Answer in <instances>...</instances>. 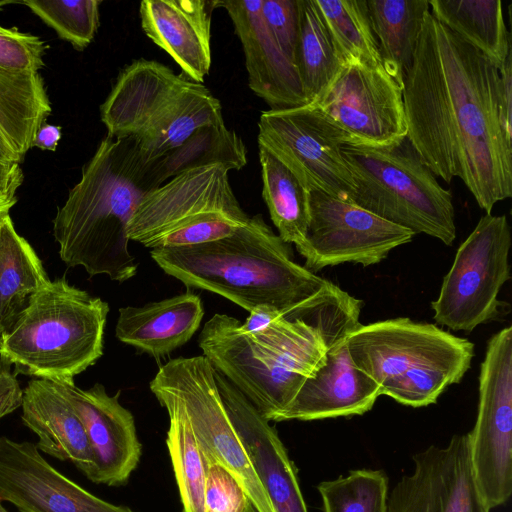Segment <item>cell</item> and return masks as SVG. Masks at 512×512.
<instances>
[{
    "label": "cell",
    "mask_w": 512,
    "mask_h": 512,
    "mask_svg": "<svg viewBox=\"0 0 512 512\" xmlns=\"http://www.w3.org/2000/svg\"><path fill=\"white\" fill-rule=\"evenodd\" d=\"M348 335L326 343L322 365L273 421L348 417L371 410L381 396L380 387L354 364L347 346Z\"/></svg>",
    "instance_id": "d6986e66"
},
{
    "label": "cell",
    "mask_w": 512,
    "mask_h": 512,
    "mask_svg": "<svg viewBox=\"0 0 512 512\" xmlns=\"http://www.w3.org/2000/svg\"><path fill=\"white\" fill-rule=\"evenodd\" d=\"M21 408L24 425L38 437V450L72 462L88 477L94 460L84 425L54 383L30 380L23 390Z\"/></svg>",
    "instance_id": "603a6c76"
},
{
    "label": "cell",
    "mask_w": 512,
    "mask_h": 512,
    "mask_svg": "<svg viewBox=\"0 0 512 512\" xmlns=\"http://www.w3.org/2000/svg\"><path fill=\"white\" fill-rule=\"evenodd\" d=\"M0 161L16 162L20 164V160L17 155L8 146L5 140L0 135Z\"/></svg>",
    "instance_id": "ee69618b"
},
{
    "label": "cell",
    "mask_w": 512,
    "mask_h": 512,
    "mask_svg": "<svg viewBox=\"0 0 512 512\" xmlns=\"http://www.w3.org/2000/svg\"><path fill=\"white\" fill-rule=\"evenodd\" d=\"M61 126L44 123L36 132L32 147L42 150L56 151L61 139Z\"/></svg>",
    "instance_id": "60d3db41"
},
{
    "label": "cell",
    "mask_w": 512,
    "mask_h": 512,
    "mask_svg": "<svg viewBox=\"0 0 512 512\" xmlns=\"http://www.w3.org/2000/svg\"><path fill=\"white\" fill-rule=\"evenodd\" d=\"M407 138L436 177H458L490 214L512 196V142L502 129L499 68L430 11L403 81Z\"/></svg>",
    "instance_id": "6da1fadb"
},
{
    "label": "cell",
    "mask_w": 512,
    "mask_h": 512,
    "mask_svg": "<svg viewBox=\"0 0 512 512\" xmlns=\"http://www.w3.org/2000/svg\"><path fill=\"white\" fill-rule=\"evenodd\" d=\"M279 316L283 315L275 308L270 306H259L249 312V316L245 322L240 324V330L247 334L258 332L268 326Z\"/></svg>",
    "instance_id": "ab89813d"
},
{
    "label": "cell",
    "mask_w": 512,
    "mask_h": 512,
    "mask_svg": "<svg viewBox=\"0 0 512 512\" xmlns=\"http://www.w3.org/2000/svg\"><path fill=\"white\" fill-rule=\"evenodd\" d=\"M151 258L189 288L219 294L251 312L270 306L325 333L355 313L361 301L293 260L290 244L249 217L230 236L208 244L154 248Z\"/></svg>",
    "instance_id": "7a4b0ae2"
},
{
    "label": "cell",
    "mask_w": 512,
    "mask_h": 512,
    "mask_svg": "<svg viewBox=\"0 0 512 512\" xmlns=\"http://www.w3.org/2000/svg\"><path fill=\"white\" fill-rule=\"evenodd\" d=\"M52 382L84 425L94 460L87 478L113 487L126 484L140 461L142 446L132 413L119 402L120 391L111 396L100 383L84 390L73 380Z\"/></svg>",
    "instance_id": "ac0fdd59"
},
{
    "label": "cell",
    "mask_w": 512,
    "mask_h": 512,
    "mask_svg": "<svg viewBox=\"0 0 512 512\" xmlns=\"http://www.w3.org/2000/svg\"><path fill=\"white\" fill-rule=\"evenodd\" d=\"M149 387L168 413L166 444L182 503V512H204L206 459L178 400L153 380Z\"/></svg>",
    "instance_id": "f1b7e54d"
},
{
    "label": "cell",
    "mask_w": 512,
    "mask_h": 512,
    "mask_svg": "<svg viewBox=\"0 0 512 512\" xmlns=\"http://www.w3.org/2000/svg\"><path fill=\"white\" fill-rule=\"evenodd\" d=\"M476 483L489 507L512 493V327L488 340L479 375V401L468 433Z\"/></svg>",
    "instance_id": "8fae6325"
},
{
    "label": "cell",
    "mask_w": 512,
    "mask_h": 512,
    "mask_svg": "<svg viewBox=\"0 0 512 512\" xmlns=\"http://www.w3.org/2000/svg\"><path fill=\"white\" fill-rule=\"evenodd\" d=\"M245 512H258V511L254 508V506L252 505V503L249 500L246 505Z\"/></svg>",
    "instance_id": "f6af8a7d"
},
{
    "label": "cell",
    "mask_w": 512,
    "mask_h": 512,
    "mask_svg": "<svg viewBox=\"0 0 512 512\" xmlns=\"http://www.w3.org/2000/svg\"><path fill=\"white\" fill-rule=\"evenodd\" d=\"M109 305L68 283L49 281L36 292L0 343V360L14 373L70 381L103 355Z\"/></svg>",
    "instance_id": "52a82bcc"
},
{
    "label": "cell",
    "mask_w": 512,
    "mask_h": 512,
    "mask_svg": "<svg viewBox=\"0 0 512 512\" xmlns=\"http://www.w3.org/2000/svg\"><path fill=\"white\" fill-rule=\"evenodd\" d=\"M11 1H0V9ZM49 45L40 37L18 28L0 26V68L21 73H38L44 66Z\"/></svg>",
    "instance_id": "e575fe53"
},
{
    "label": "cell",
    "mask_w": 512,
    "mask_h": 512,
    "mask_svg": "<svg viewBox=\"0 0 512 512\" xmlns=\"http://www.w3.org/2000/svg\"><path fill=\"white\" fill-rule=\"evenodd\" d=\"M23 172L19 163L0 161V192L23 183Z\"/></svg>",
    "instance_id": "b9f144b4"
},
{
    "label": "cell",
    "mask_w": 512,
    "mask_h": 512,
    "mask_svg": "<svg viewBox=\"0 0 512 512\" xmlns=\"http://www.w3.org/2000/svg\"><path fill=\"white\" fill-rule=\"evenodd\" d=\"M261 11L275 41L295 65L299 31L298 0H263Z\"/></svg>",
    "instance_id": "8d00e7d4"
},
{
    "label": "cell",
    "mask_w": 512,
    "mask_h": 512,
    "mask_svg": "<svg viewBox=\"0 0 512 512\" xmlns=\"http://www.w3.org/2000/svg\"><path fill=\"white\" fill-rule=\"evenodd\" d=\"M354 364L381 395L414 408L428 406L471 366L474 344L434 324L398 317L359 324L347 337Z\"/></svg>",
    "instance_id": "8992f818"
},
{
    "label": "cell",
    "mask_w": 512,
    "mask_h": 512,
    "mask_svg": "<svg viewBox=\"0 0 512 512\" xmlns=\"http://www.w3.org/2000/svg\"><path fill=\"white\" fill-rule=\"evenodd\" d=\"M0 512H8L6 508L2 505V501L0 500Z\"/></svg>",
    "instance_id": "bcb514c9"
},
{
    "label": "cell",
    "mask_w": 512,
    "mask_h": 512,
    "mask_svg": "<svg viewBox=\"0 0 512 512\" xmlns=\"http://www.w3.org/2000/svg\"><path fill=\"white\" fill-rule=\"evenodd\" d=\"M344 136L311 104L263 111L258 145L284 164L308 191L352 202L355 184L343 159Z\"/></svg>",
    "instance_id": "7c38bea8"
},
{
    "label": "cell",
    "mask_w": 512,
    "mask_h": 512,
    "mask_svg": "<svg viewBox=\"0 0 512 512\" xmlns=\"http://www.w3.org/2000/svg\"><path fill=\"white\" fill-rule=\"evenodd\" d=\"M511 229L506 215L486 214L461 243L431 303L437 324L471 332L498 317V295L511 278Z\"/></svg>",
    "instance_id": "9c48e42d"
},
{
    "label": "cell",
    "mask_w": 512,
    "mask_h": 512,
    "mask_svg": "<svg viewBox=\"0 0 512 512\" xmlns=\"http://www.w3.org/2000/svg\"><path fill=\"white\" fill-rule=\"evenodd\" d=\"M219 394L275 512H308L297 469L277 431L221 373Z\"/></svg>",
    "instance_id": "ffe728a7"
},
{
    "label": "cell",
    "mask_w": 512,
    "mask_h": 512,
    "mask_svg": "<svg viewBox=\"0 0 512 512\" xmlns=\"http://www.w3.org/2000/svg\"><path fill=\"white\" fill-rule=\"evenodd\" d=\"M100 115L107 135L132 139L168 180L205 164L240 170L247 163L246 146L225 125L220 101L203 83L177 75L155 60L127 65Z\"/></svg>",
    "instance_id": "3957f363"
},
{
    "label": "cell",
    "mask_w": 512,
    "mask_h": 512,
    "mask_svg": "<svg viewBox=\"0 0 512 512\" xmlns=\"http://www.w3.org/2000/svg\"><path fill=\"white\" fill-rule=\"evenodd\" d=\"M262 1H217V7L227 11L241 42L249 87L269 110L307 105L296 66L285 56L263 19Z\"/></svg>",
    "instance_id": "44dd1931"
},
{
    "label": "cell",
    "mask_w": 512,
    "mask_h": 512,
    "mask_svg": "<svg viewBox=\"0 0 512 512\" xmlns=\"http://www.w3.org/2000/svg\"><path fill=\"white\" fill-rule=\"evenodd\" d=\"M249 498L224 466L207 462L204 512H245Z\"/></svg>",
    "instance_id": "d590c367"
},
{
    "label": "cell",
    "mask_w": 512,
    "mask_h": 512,
    "mask_svg": "<svg viewBox=\"0 0 512 512\" xmlns=\"http://www.w3.org/2000/svg\"><path fill=\"white\" fill-rule=\"evenodd\" d=\"M167 180L132 139L104 137L53 220L61 260L120 283L135 276L128 226L144 196Z\"/></svg>",
    "instance_id": "277c9868"
},
{
    "label": "cell",
    "mask_w": 512,
    "mask_h": 512,
    "mask_svg": "<svg viewBox=\"0 0 512 512\" xmlns=\"http://www.w3.org/2000/svg\"><path fill=\"white\" fill-rule=\"evenodd\" d=\"M317 489L323 512H387L388 477L382 470H353Z\"/></svg>",
    "instance_id": "d6a6232c"
},
{
    "label": "cell",
    "mask_w": 512,
    "mask_h": 512,
    "mask_svg": "<svg viewBox=\"0 0 512 512\" xmlns=\"http://www.w3.org/2000/svg\"><path fill=\"white\" fill-rule=\"evenodd\" d=\"M259 146V145H258ZM262 197L280 238L296 248L305 241L309 224V192L293 173L259 146Z\"/></svg>",
    "instance_id": "f546056e"
},
{
    "label": "cell",
    "mask_w": 512,
    "mask_h": 512,
    "mask_svg": "<svg viewBox=\"0 0 512 512\" xmlns=\"http://www.w3.org/2000/svg\"><path fill=\"white\" fill-rule=\"evenodd\" d=\"M217 1L143 0L139 13L146 36L202 83L211 67V19Z\"/></svg>",
    "instance_id": "7402d4cb"
},
{
    "label": "cell",
    "mask_w": 512,
    "mask_h": 512,
    "mask_svg": "<svg viewBox=\"0 0 512 512\" xmlns=\"http://www.w3.org/2000/svg\"><path fill=\"white\" fill-rule=\"evenodd\" d=\"M20 186L15 185L7 190L0 192V215L8 213L16 204V192Z\"/></svg>",
    "instance_id": "7bdbcfd3"
},
{
    "label": "cell",
    "mask_w": 512,
    "mask_h": 512,
    "mask_svg": "<svg viewBox=\"0 0 512 512\" xmlns=\"http://www.w3.org/2000/svg\"><path fill=\"white\" fill-rule=\"evenodd\" d=\"M343 66L381 63L366 0H314Z\"/></svg>",
    "instance_id": "1f68e13d"
},
{
    "label": "cell",
    "mask_w": 512,
    "mask_h": 512,
    "mask_svg": "<svg viewBox=\"0 0 512 512\" xmlns=\"http://www.w3.org/2000/svg\"><path fill=\"white\" fill-rule=\"evenodd\" d=\"M343 159L355 184L352 203L395 225L452 245L455 209L407 136L388 146L344 143Z\"/></svg>",
    "instance_id": "ba28073f"
},
{
    "label": "cell",
    "mask_w": 512,
    "mask_h": 512,
    "mask_svg": "<svg viewBox=\"0 0 512 512\" xmlns=\"http://www.w3.org/2000/svg\"><path fill=\"white\" fill-rule=\"evenodd\" d=\"M52 107L40 73L12 72L0 68V135L20 163L32 148L38 129Z\"/></svg>",
    "instance_id": "484cf974"
},
{
    "label": "cell",
    "mask_w": 512,
    "mask_h": 512,
    "mask_svg": "<svg viewBox=\"0 0 512 512\" xmlns=\"http://www.w3.org/2000/svg\"><path fill=\"white\" fill-rule=\"evenodd\" d=\"M415 234L373 213L320 191L309 192V224L302 246L305 268L313 271L342 263L364 267L384 260Z\"/></svg>",
    "instance_id": "5bb4252c"
},
{
    "label": "cell",
    "mask_w": 512,
    "mask_h": 512,
    "mask_svg": "<svg viewBox=\"0 0 512 512\" xmlns=\"http://www.w3.org/2000/svg\"><path fill=\"white\" fill-rule=\"evenodd\" d=\"M203 316L201 298L186 292L142 306L120 308L115 336L160 359L187 343L198 330Z\"/></svg>",
    "instance_id": "cb8c5ba5"
},
{
    "label": "cell",
    "mask_w": 512,
    "mask_h": 512,
    "mask_svg": "<svg viewBox=\"0 0 512 512\" xmlns=\"http://www.w3.org/2000/svg\"><path fill=\"white\" fill-rule=\"evenodd\" d=\"M49 281L42 261L17 233L9 212L0 215V343L30 298Z\"/></svg>",
    "instance_id": "d4e9b609"
},
{
    "label": "cell",
    "mask_w": 512,
    "mask_h": 512,
    "mask_svg": "<svg viewBox=\"0 0 512 512\" xmlns=\"http://www.w3.org/2000/svg\"><path fill=\"white\" fill-rule=\"evenodd\" d=\"M313 105L345 143L388 146L407 136L403 86L383 63L343 66Z\"/></svg>",
    "instance_id": "4fadbf2b"
},
{
    "label": "cell",
    "mask_w": 512,
    "mask_h": 512,
    "mask_svg": "<svg viewBox=\"0 0 512 512\" xmlns=\"http://www.w3.org/2000/svg\"><path fill=\"white\" fill-rule=\"evenodd\" d=\"M12 366L0 360V419L21 407L23 390Z\"/></svg>",
    "instance_id": "f35d334b"
},
{
    "label": "cell",
    "mask_w": 512,
    "mask_h": 512,
    "mask_svg": "<svg viewBox=\"0 0 512 512\" xmlns=\"http://www.w3.org/2000/svg\"><path fill=\"white\" fill-rule=\"evenodd\" d=\"M58 36L77 50H84L99 27V0L22 1Z\"/></svg>",
    "instance_id": "836d02e7"
},
{
    "label": "cell",
    "mask_w": 512,
    "mask_h": 512,
    "mask_svg": "<svg viewBox=\"0 0 512 512\" xmlns=\"http://www.w3.org/2000/svg\"><path fill=\"white\" fill-rule=\"evenodd\" d=\"M434 18L486 55L498 68L511 51L500 0H428Z\"/></svg>",
    "instance_id": "83f0119b"
},
{
    "label": "cell",
    "mask_w": 512,
    "mask_h": 512,
    "mask_svg": "<svg viewBox=\"0 0 512 512\" xmlns=\"http://www.w3.org/2000/svg\"><path fill=\"white\" fill-rule=\"evenodd\" d=\"M152 380L181 404L206 462L230 471L258 512H275L226 411L208 359L203 355L172 359Z\"/></svg>",
    "instance_id": "30bf717a"
},
{
    "label": "cell",
    "mask_w": 512,
    "mask_h": 512,
    "mask_svg": "<svg viewBox=\"0 0 512 512\" xmlns=\"http://www.w3.org/2000/svg\"><path fill=\"white\" fill-rule=\"evenodd\" d=\"M240 324L232 316L214 314L204 324L199 347L214 370L273 421L322 365L324 338L304 321L282 316L252 334L241 331Z\"/></svg>",
    "instance_id": "5b68a950"
},
{
    "label": "cell",
    "mask_w": 512,
    "mask_h": 512,
    "mask_svg": "<svg viewBox=\"0 0 512 512\" xmlns=\"http://www.w3.org/2000/svg\"><path fill=\"white\" fill-rule=\"evenodd\" d=\"M499 103L501 126L512 142V52L499 68Z\"/></svg>",
    "instance_id": "74e56055"
},
{
    "label": "cell",
    "mask_w": 512,
    "mask_h": 512,
    "mask_svg": "<svg viewBox=\"0 0 512 512\" xmlns=\"http://www.w3.org/2000/svg\"><path fill=\"white\" fill-rule=\"evenodd\" d=\"M295 65L308 104L318 98L343 65L314 0H298Z\"/></svg>",
    "instance_id": "4dcf8cb0"
},
{
    "label": "cell",
    "mask_w": 512,
    "mask_h": 512,
    "mask_svg": "<svg viewBox=\"0 0 512 512\" xmlns=\"http://www.w3.org/2000/svg\"><path fill=\"white\" fill-rule=\"evenodd\" d=\"M0 500L20 512H135L109 503L63 475L34 443L0 437Z\"/></svg>",
    "instance_id": "e0dca14e"
},
{
    "label": "cell",
    "mask_w": 512,
    "mask_h": 512,
    "mask_svg": "<svg viewBox=\"0 0 512 512\" xmlns=\"http://www.w3.org/2000/svg\"><path fill=\"white\" fill-rule=\"evenodd\" d=\"M381 60L390 75L403 86L415 53L428 0H366Z\"/></svg>",
    "instance_id": "4316f807"
},
{
    "label": "cell",
    "mask_w": 512,
    "mask_h": 512,
    "mask_svg": "<svg viewBox=\"0 0 512 512\" xmlns=\"http://www.w3.org/2000/svg\"><path fill=\"white\" fill-rule=\"evenodd\" d=\"M220 163L187 169L147 193L128 226V237L145 247L163 234L193 224L232 218L245 224L249 216Z\"/></svg>",
    "instance_id": "9a60e30c"
},
{
    "label": "cell",
    "mask_w": 512,
    "mask_h": 512,
    "mask_svg": "<svg viewBox=\"0 0 512 512\" xmlns=\"http://www.w3.org/2000/svg\"><path fill=\"white\" fill-rule=\"evenodd\" d=\"M413 470L395 484L387 512H489L476 483L469 435H453L412 456Z\"/></svg>",
    "instance_id": "2e32d148"
}]
</instances>
